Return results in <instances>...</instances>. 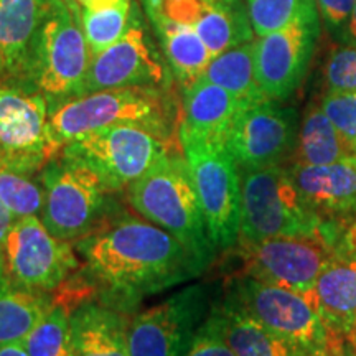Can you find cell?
<instances>
[{"label":"cell","instance_id":"1","mask_svg":"<svg viewBox=\"0 0 356 356\" xmlns=\"http://www.w3.org/2000/svg\"><path fill=\"white\" fill-rule=\"evenodd\" d=\"M74 249L91 277L124 300L165 291L203 273L175 236L145 218L101 222Z\"/></svg>","mask_w":356,"mask_h":356},{"label":"cell","instance_id":"2","mask_svg":"<svg viewBox=\"0 0 356 356\" xmlns=\"http://www.w3.org/2000/svg\"><path fill=\"white\" fill-rule=\"evenodd\" d=\"M241 233L239 241L280 236L318 238L338 248L343 222L325 220L307 203L282 165L241 172Z\"/></svg>","mask_w":356,"mask_h":356},{"label":"cell","instance_id":"3","mask_svg":"<svg viewBox=\"0 0 356 356\" xmlns=\"http://www.w3.org/2000/svg\"><path fill=\"white\" fill-rule=\"evenodd\" d=\"M127 197L142 218L175 236L203 270L211 264L218 249L208 233L184 155L172 150L129 185Z\"/></svg>","mask_w":356,"mask_h":356},{"label":"cell","instance_id":"4","mask_svg":"<svg viewBox=\"0 0 356 356\" xmlns=\"http://www.w3.org/2000/svg\"><path fill=\"white\" fill-rule=\"evenodd\" d=\"M114 124H136L172 139L175 126L165 88H119L89 92L50 111L48 136L58 157L68 142Z\"/></svg>","mask_w":356,"mask_h":356},{"label":"cell","instance_id":"5","mask_svg":"<svg viewBox=\"0 0 356 356\" xmlns=\"http://www.w3.org/2000/svg\"><path fill=\"white\" fill-rule=\"evenodd\" d=\"M91 60L79 3L48 0L35 43L30 86L44 96L50 111L83 95Z\"/></svg>","mask_w":356,"mask_h":356},{"label":"cell","instance_id":"6","mask_svg":"<svg viewBox=\"0 0 356 356\" xmlns=\"http://www.w3.org/2000/svg\"><path fill=\"white\" fill-rule=\"evenodd\" d=\"M181 154L215 248L229 249L241 233V170L225 142L198 139L178 131Z\"/></svg>","mask_w":356,"mask_h":356},{"label":"cell","instance_id":"7","mask_svg":"<svg viewBox=\"0 0 356 356\" xmlns=\"http://www.w3.org/2000/svg\"><path fill=\"white\" fill-rule=\"evenodd\" d=\"M173 150L172 139L136 124H114L84 134L60 155L91 168L109 191L129 188Z\"/></svg>","mask_w":356,"mask_h":356},{"label":"cell","instance_id":"8","mask_svg":"<svg viewBox=\"0 0 356 356\" xmlns=\"http://www.w3.org/2000/svg\"><path fill=\"white\" fill-rule=\"evenodd\" d=\"M229 296L264 327L310 353L332 356L345 343L325 325L312 293L243 275L234 280Z\"/></svg>","mask_w":356,"mask_h":356},{"label":"cell","instance_id":"9","mask_svg":"<svg viewBox=\"0 0 356 356\" xmlns=\"http://www.w3.org/2000/svg\"><path fill=\"white\" fill-rule=\"evenodd\" d=\"M42 221L53 236L78 241L101 225L109 188L91 168L58 155L40 170Z\"/></svg>","mask_w":356,"mask_h":356},{"label":"cell","instance_id":"10","mask_svg":"<svg viewBox=\"0 0 356 356\" xmlns=\"http://www.w3.org/2000/svg\"><path fill=\"white\" fill-rule=\"evenodd\" d=\"M3 274L15 286L50 293L61 287L79 266L74 244L53 236L42 218H17L0 257Z\"/></svg>","mask_w":356,"mask_h":356},{"label":"cell","instance_id":"11","mask_svg":"<svg viewBox=\"0 0 356 356\" xmlns=\"http://www.w3.org/2000/svg\"><path fill=\"white\" fill-rule=\"evenodd\" d=\"M210 291L195 284L142 310L127 325L131 356H185L210 314Z\"/></svg>","mask_w":356,"mask_h":356},{"label":"cell","instance_id":"12","mask_svg":"<svg viewBox=\"0 0 356 356\" xmlns=\"http://www.w3.org/2000/svg\"><path fill=\"white\" fill-rule=\"evenodd\" d=\"M50 106L43 95L0 83V163L35 175L55 159L48 136Z\"/></svg>","mask_w":356,"mask_h":356},{"label":"cell","instance_id":"13","mask_svg":"<svg viewBox=\"0 0 356 356\" xmlns=\"http://www.w3.org/2000/svg\"><path fill=\"white\" fill-rule=\"evenodd\" d=\"M299 127L296 109L266 97L239 111L225 145L241 172L282 165L292 157Z\"/></svg>","mask_w":356,"mask_h":356},{"label":"cell","instance_id":"14","mask_svg":"<svg viewBox=\"0 0 356 356\" xmlns=\"http://www.w3.org/2000/svg\"><path fill=\"white\" fill-rule=\"evenodd\" d=\"M337 251L332 243L300 236L239 241L246 275L304 293H312L320 273Z\"/></svg>","mask_w":356,"mask_h":356},{"label":"cell","instance_id":"15","mask_svg":"<svg viewBox=\"0 0 356 356\" xmlns=\"http://www.w3.org/2000/svg\"><path fill=\"white\" fill-rule=\"evenodd\" d=\"M320 35V13L300 17L254 42L256 79L266 97L286 101L309 71Z\"/></svg>","mask_w":356,"mask_h":356},{"label":"cell","instance_id":"16","mask_svg":"<svg viewBox=\"0 0 356 356\" xmlns=\"http://www.w3.org/2000/svg\"><path fill=\"white\" fill-rule=\"evenodd\" d=\"M167 71L145 32L139 3L118 42L92 56L83 95L119 88H165ZM81 95V96H83Z\"/></svg>","mask_w":356,"mask_h":356},{"label":"cell","instance_id":"17","mask_svg":"<svg viewBox=\"0 0 356 356\" xmlns=\"http://www.w3.org/2000/svg\"><path fill=\"white\" fill-rule=\"evenodd\" d=\"M144 8H155L190 26L213 56L252 42L254 30L246 0H140Z\"/></svg>","mask_w":356,"mask_h":356},{"label":"cell","instance_id":"18","mask_svg":"<svg viewBox=\"0 0 356 356\" xmlns=\"http://www.w3.org/2000/svg\"><path fill=\"white\" fill-rule=\"evenodd\" d=\"M47 7L48 0H0V83L32 89L35 43Z\"/></svg>","mask_w":356,"mask_h":356},{"label":"cell","instance_id":"19","mask_svg":"<svg viewBox=\"0 0 356 356\" xmlns=\"http://www.w3.org/2000/svg\"><path fill=\"white\" fill-rule=\"evenodd\" d=\"M289 172L307 203L325 220L345 222L356 216V155L327 165H296Z\"/></svg>","mask_w":356,"mask_h":356},{"label":"cell","instance_id":"20","mask_svg":"<svg viewBox=\"0 0 356 356\" xmlns=\"http://www.w3.org/2000/svg\"><path fill=\"white\" fill-rule=\"evenodd\" d=\"M312 299L320 317L340 340L356 335V251H341L320 273Z\"/></svg>","mask_w":356,"mask_h":356},{"label":"cell","instance_id":"21","mask_svg":"<svg viewBox=\"0 0 356 356\" xmlns=\"http://www.w3.org/2000/svg\"><path fill=\"white\" fill-rule=\"evenodd\" d=\"M246 104L225 88L198 78L184 89V106L178 131L198 139L225 142L236 115Z\"/></svg>","mask_w":356,"mask_h":356},{"label":"cell","instance_id":"22","mask_svg":"<svg viewBox=\"0 0 356 356\" xmlns=\"http://www.w3.org/2000/svg\"><path fill=\"white\" fill-rule=\"evenodd\" d=\"M147 20L152 25L163 56L173 76L181 88H188L202 76L211 61V51L197 32L180 22L170 19L155 8H144Z\"/></svg>","mask_w":356,"mask_h":356},{"label":"cell","instance_id":"23","mask_svg":"<svg viewBox=\"0 0 356 356\" xmlns=\"http://www.w3.org/2000/svg\"><path fill=\"white\" fill-rule=\"evenodd\" d=\"M222 328L236 356H317L264 327L228 293L218 304Z\"/></svg>","mask_w":356,"mask_h":356},{"label":"cell","instance_id":"24","mask_svg":"<svg viewBox=\"0 0 356 356\" xmlns=\"http://www.w3.org/2000/svg\"><path fill=\"white\" fill-rule=\"evenodd\" d=\"M71 318L76 356H131L127 323L115 310L83 302L74 307Z\"/></svg>","mask_w":356,"mask_h":356},{"label":"cell","instance_id":"25","mask_svg":"<svg viewBox=\"0 0 356 356\" xmlns=\"http://www.w3.org/2000/svg\"><path fill=\"white\" fill-rule=\"evenodd\" d=\"M55 304L48 293L19 287L0 266V345L22 343Z\"/></svg>","mask_w":356,"mask_h":356},{"label":"cell","instance_id":"26","mask_svg":"<svg viewBox=\"0 0 356 356\" xmlns=\"http://www.w3.org/2000/svg\"><path fill=\"white\" fill-rule=\"evenodd\" d=\"M346 144L320 104H310L299 127L297 144L292 154L296 165H327L351 155Z\"/></svg>","mask_w":356,"mask_h":356},{"label":"cell","instance_id":"27","mask_svg":"<svg viewBox=\"0 0 356 356\" xmlns=\"http://www.w3.org/2000/svg\"><path fill=\"white\" fill-rule=\"evenodd\" d=\"M200 78L225 88L244 102L266 99L256 79L254 42L238 44L213 56Z\"/></svg>","mask_w":356,"mask_h":356},{"label":"cell","instance_id":"28","mask_svg":"<svg viewBox=\"0 0 356 356\" xmlns=\"http://www.w3.org/2000/svg\"><path fill=\"white\" fill-rule=\"evenodd\" d=\"M71 315L73 312L70 307L56 299L48 314L22 341L26 353L30 356H76Z\"/></svg>","mask_w":356,"mask_h":356},{"label":"cell","instance_id":"29","mask_svg":"<svg viewBox=\"0 0 356 356\" xmlns=\"http://www.w3.org/2000/svg\"><path fill=\"white\" fill-rule=\"evenodd\" d=\"M134 0H121L96 8L81 7L83 30L92 56L106 50L126 33Z\"/></svg>","mask_w":356,"mask_h":356},{"label":"cell","instance_id":"30","mask_svg":"<svg viewBox=\"0 0 356 356\" xmlns=\"http://www.w3.org/2000/svg\"><path fill=\"white\" fill-rule=\"evenodd\" d=\"M256 37L284 29L300 17L318 13L317 0H246Z\"/></svg>","mask_w":356,"mask_h":356},{"label":"cell","instance_id":"31","mask_svg":"<svg viewBox=\"0 0 356 356\" xmlns=\"http://www.w3.org/2000/svg\"><path fill=\"white\" fill-rule=\"evenodd\" d=\"M0 202L15 218L38 216L43 210V186L37 184L32 175L0 163Z\"/></svg>","mask_w":356,"mask_h":356},{"label":"cell","instance_id":"32","mask_svg":"<svg viewBox=\"0 0 356 356\" xmlns=\"http://www.w3.org/2000/svg\"><path fill=\"white\" fill-rule=\"evenodd\" d=\"M327 92L356 91V47L341 44L332 51L323 68Z\"/></svg>","mask_w":356,"mask_h":356},{"label":"cell","instance_id":"33","mask_svg":"<svg viewBox=\"0 0 356 356\" xmlns=\"http://www.w3.org/2000/svg\"><path fill=\"white\" fill-rule=\"evenodd\" d=\"M320 106L353 152L356 144V91L325 92Z\"/></svg>","mask_w":356,"mask_h":356},{"label":"cell","instance_id":"34","mask_svg":"<svg viewBox=\"0 0 356 356\" xmlns=\"http://www.w3.org/2000/svg\"><path fill=\"white\" fill-rule=\"evenodd\" d=\"M185 356H236L222 328V320L218 307L213 305L207 320L195 337L193 343Z\"/></svg>","mask_w":356,"mask_h":356},{"label":"cell","instance_id":"35","mask_svg":"<svg viewBox=\"0 0 356 356\" xmlns=\"http://www.w3.org/2000/svg\"><path fill=\"white\" fill-rule=\"evenodd\" d=\"M355 0H317V8L325 29L337 43L343 44L348 32Z\"/></svg>","mask_w":356,"mask_h":356},{"label":"cell","instance_id":"36","mask_svg":"<svg viewBox=\"0 0 356 356\" xmlns=\"http://www.w3.org/2000/svg\"><path fill=\"white\" fill-rule=\"evenodd\" d=\"M338 249H341V251H356V216L353 220L346 221L343 228H341Z\"/></svg>","mask_w":356,"mask_h":356},{"label":"cell","instance_id":"37","mask_svg":"<svg viewBox=\"0 0 356 356\" xmlns=\"http://www.w3.org/2000/svg\"><path fill=\"white\" fill-rule=\"evenodd\" d=\"M15 220H17L15 215L8 210L6 204L0 202V257H2V251H3V246H6L7 236L10 233Z\"/></svg>","mask_w":356,"mask_h":356},{"label":"cell","instance_id":"38","mask_svg":"<svg viewBox=\"0 0 356 356\" xmlns=\"http://www.w3.org/2000/svg\"><path fill=\"white\" fill-rule=\"evenodd\" d=\"M0 356H30L22 343L0 345Z\"/></svg>","mask_w":356,"mask_h":356},{"label":"cell","instance_id":"39","mask_svg":"<svg viewBox=\"0 0 356 356\" xmlns=\"http://www.w3.org/2000/svg\"><path fill=\"white\" fill-rule=\"evenodd\" d=\"M343 44H348V47H356V0H355L353 13H351L348 32H346V38H345Z\"/></svg>","mask_w":356,"mask_h":356},{"label":"cell","instance_id":"40","mask_svg":"<svg viewBox=\"0 0 356 356\" xmlns=\"http://www.w3.org/2000/svg\"><path fill=\"white\" fill-rule=\"evenodd\" d=\"M79 7H88V8H96L102 6H109V3L121 2V0H76Z\"/></svg>","mask_w":356,"mask_h":356},{"label":"cell","instance_id":"41","mask_svg":"<svg viewBox=\"0 0 356 356\" xmlns=\"http://www.w3.org/2000/svg\"><path fill=\"white\" fill-rule=\"evenodd\" d=\"M332 356H356V346L351 341H345Z\"/></svg>","mask_w":356,"mask_h":356},{"label":"cell","instance_id":"42","mask_svg":"<svg viewBox=\"0 0 356 356\" xmlns=\"http://www.w3.org/2000/svg\"><path fill=\"white\" fill-rule=\"evenodd\" d=\"M351 343H353V345H355V346H356V337H355V338H353V341H351Z\"/></svg>","mask_w":356,"mask_h":356},{"label":"cell","instance_id":"43","mask_svg":"<svg viewBox=\"0 0 356 356\" xmlns=\"http://www.w3.org/2000/svg\"><path fill=\"white\" fill-rule=\"evenodd\" d=\"M353 154L356 155V144H355V147H353Z\"/></svg>","mask_w":356,"mask_h":356},{"label":"cell","instance_id":"44","mask_svg":"<svg viewBox=\"0 0 356 356\" xmlns=\"http://www.w3.org/2000/svg\"><path fill=\"white\" fill-rule=\"evenodd\" d=\"M355 337H356V335H355Z\"/></svg>","mask_w":356,"mask_h":356}]
</instances>
